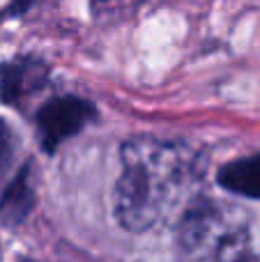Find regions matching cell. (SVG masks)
Instances as JSON below:
<instances>
[{
	"instance_id": "obj_6",
	"label": "cell",
	"mask_w": 260,
	"mask_h": 262,
	"mask_svg": "<svg viewBox=\"0 0 260 262\" xmlns=\"http://www.w3.org/2000/svg\"><path fill=\"white\" fill-rule=\"evenodd\" d=\"M219 186L244 198H260V154L226 163L216 175Z\"/></svg>"
},
{
	"instance_id": "obj_5",
	"label": "cell",
	"mask_w": 260,
	"mask_h": 262,
	"mask_svg": "<svg viewBox=\"0 0 260 262\" xmlns=\"http://www.w3.org/2000/svg\"><path fill=\"white\" fill-rule=\"evenodd\" d=\"M37 205V189L32 163H23L16 175L0 191V223L7 228H18Z\"/></svg>"
},
{
	"instance_id": "obj_4",
	"label": "cell",
	"mask_w": 260,
	"mask_h": 262,
	"mask_svg": "<svg viewBox=\"0 0 260 262\" xmlns=\"http://www.w3.org/2000/svg\"><path fill=\"white\" fill-rule=\"evenodd\" d=\"M49 81V64L37 55H14L0 62V101L16 106L39 92Z\"/></svg>"
},
{
	"instance_id": "obj_1",
	"label": "cell",
	"mask_w": 260,
	"mask_h": 262,
	"mask_svg": "<svg viewBox=\"0 0 260 262\" xmlns=\"http://www.w3.org/2000/svg\"><path fill=\"white\" fill-rule=\"evenodd\" d=\"M120 177L113 189L115 221L129 232L166 223L198 198L205 161L180 140L132 138L120 149Z\"/></svg>"
},
{
	"instance_id": "obj_10",
	"label": "cell",
	"mask_w": 260,
	"mask_h": 262,
	"mask_svg": "<svg viewBox=\"0 0 260 262\" xmlns=\"http://www.w3.org/2000/svg\"><path fill=\"white\" fill-rule=\"evenodd\" d=\"M95 3H109V0H95Z\"/></svg>"
},
{
	"instance_id": "obj_2",
	"label": "cell",
	"mask_w": 260,
	"mask_h": 262,
	"mask_svg": "<svg viewBox=\"0 0 260 262\" xmlns=\"http://www.w3.org/2000/svg\"><path fill=\"white\" fill-rule=\"evenodd\" d=\"M182 262H256L251 221L233 203L193 198L178 226Z\"/></svg>"
},
{
	"instance_id": "obj_8",
	"label": "cell",
	"mask_w": 260,
	"mask_h": 262,
	"mask_svg": "<svg viewBox=\"0 0 260 262\" xmlns=\"http://www.w3.org/2000/svg\"><path fill=\"white\" fill-rule=\"evenodd\" d=\"M32 0H14V5L9 7V12L7 14H18V12H26V7L30 5Z\"/></svg>"
},
{
	"instance_id": "obj_9",
	"label": "cell",
	"mask_w": 260,
	"mask_h": 262,
	"mask_svg": "<svg viewBox=\"0 0 260 262\" xmlns=\"http://www.w3.org/2000/svg\"><path fill=\"white\" fill-rule=\"evenodd\" d=\"M18 262H35V260H28V258H21V260H18Z\"/></svg>"
},
{
	"instance_id": "obj_7",
	"label": "cell",
	"mask_w": 260,
	"mask_h": 262,
	"mask_svg": "<svg viewBox=\"0 0 260 262\" xmlns=\"http://www.w3.org/2000/svg\"><path fill=\"white\" fill-rule=\"evenodd\" d=\"M18 149V138L14 134V129L0 118V182L7 175V170L12 168L14 159H16Z\"/></svg>"
},
{
	"instance_id": "obj_3",
	"label": "cell",
	"mask_w": 260,
	"mask_h": 262,
	"mask_svg": "<svg viewBox=\"0 0 260 262\" xmlns=\"http://www.w3.org/2000/svg\"><path fill=\"white\" fill-rule=\"evenodd\" d=\"M97 108L92 101L76 95H62L49 99L35 115V127L39 134L41 149L53 154L62 143L81 134L90 122H95Z\"/></svg>"
}]
</instances>
